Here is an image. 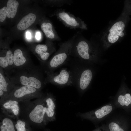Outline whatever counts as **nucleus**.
I'll return each mask as SVG.
<instances>
[{
    "label": "nucleus",
    "instance_id": "nucleus-1",
    "mask_svg": "<svg viewBox=\"0 0 131 131\" xmlns=\"http://www.w3.org/2000/svg\"><path fill=\"white\" fill-rule=\"evenodd\" d=\"M94 64L70 57L64 64L67 66L72 76L73 84L83 92L90 84L94 75Z\"/></svg>",
    "mask_w": 131,
    "mask_h": 131
},
{
    "label": "nucleus",
    "instance_id": "nucleus-2",
    "mask_svg": "<svg viewBox=\"0 0 131 131\" xmlns=\"http://www.w3.org/2000/svg\"><path fill=\"white\" fill-rule=\"evenodd\" d=\"M44 72L41 66L32 65L23 68L14 70L11 73L13 74L9 75V77L16 86H31L41 90L45 84Z\"/></svg>",
    "mask_w": 131,
    "mask_h": 131
},
{
    "label": "nucleus",
    "instance_id": "nucleus-3",
    "mask_svg": "<svg viewBox=\"0 0 131 131\" xmlns=\"http://www.w3.org/2000/svg\"><path fill=\"white\" fill-rule=\"evenodd\" d=\"M99 51L93 41L86 39L78 32L72 47L71 57L94 64L99 61Z\"/></svg>",
    "mask_w": 131,
    "mask_h": 131
},
{
    "label": "nucleus",
    "instance_id": "nucleus-4",
    "mask_svg": "<svg viewBox=\"0 0 131 131\" xmlns=\"http://www.w3.org/2000/svg\"><path fill=\"white\" fill-rule=\"evenodd\" d=\"M78 33L68 40L61 43L58 50L42 67L46 74L53 73L64 65L71 56L73 45Z\"/></svg>",
    "mask_w": 131,
    "mask_h": 131
},
{
    "label": "nucleus",
    "instance_id": "nucleus-5",
    "mask_svg": "<svg viewBox=\"0 0 131 131\" xmlns=\"http://www.w3.org/2000/svg\"><path fill=\"white\" fill-rule=\"evenodd\" d=\"M125 27L124 22L120 17L109 27L101 38L104 49L108 48L124 36Z\"/></svg>",
    "mask_w": 131,
    "mask_h": 131
},
{
    "label": "nucleus",
    "instance_id": "nucleus-6",
    "mask_svg": "<svg viewBox=\"0 0 131 131\" xmlns=\"http://www.w3.org/2000/svg\"><path fill=\"white\" fill-rule=\"evenodd\" d=\"M42 95L41 90L33 87L17 86L4 100L11 99L18 102L25 101L35 98L41 97Z\"/></svg>",
    "mask_w": 131,
    "mask_h": 131
},
{
    "label": "nucleus",
    "instance_id": "nucleus-7",
    "mask_svg": "<svg viewBox=\"0 0 131 131\" xmlns=\"http://www.w3.org/2000/svg\"><path fill=\"white\" fill-rule=\"evenodd\" d=\"M56 15L59 21L67 27L74 29H87V25L84 21L64 9H57Z\"/></svg>",
    "mask_w": 131,
    "mask_h": 131
},
{
    "label": "nucleus",
    "instance_id": "nucleus-8",
    "mask_svg": "<svg viewBox=\"0 0 131 131\" xmlns=\"http://www.w3.org/2000/svg\"><path fill=\"white\" fill-rule=\"evenodd\" d=\"M48 83L58 86H65L73 84L71 73L67 68H62L57 73L46 74L45 84Z\"/></svg>",
    "mask_w": 131,
    "mask_h": 131
},
{
    "label": "nucleus",
    "instance_id": "nucleus-9",
    "mask_svg": "<svg viewBox=\"0 0 131 131\" xmlns=\"http://www.w3.org/2000/svg\"><path fill=\"white\" fill-rule=\"evenodd\" d=\"M9 75L0 67V98L1 103L16 86Z\"/></svg>",
    "mask_w": 131,
    "mask_h": 131
},
{
    "label": "nucleus",
    "instance_id": "nucleus-10",
    "mask_svg": "<svg viewBox=\"0 0 131 131\" xmlns=\"http://www.w3.org/2000/svg\"><path fill=\"white\" fill-rule=\"evenodd\" d=\"M1 111L6 116L15 118L19 115L20 108L18 102L11 99L4 100L0 103Z\"/></svg>",
    "mask_w": 131,
    "mask_h": 131
},
{
    "label": "nucleus",
    "instance_id": "nucleus-11",
    "mask_svg": "<svg viewBox=\"0 0 131 131\" xmlns=\"http://www.w3.org/2000/svg\"><path fill=\"white\" fill-rule=\"evenodd\" d=\"M45 112V122L52 121L56 119L55 99L51 94L48 93L43 99Z\"/></svg>",
    "mask_w": 131,
    "mask_h": 131
},
{
    "label": "nucleus",
    "instance_id": "nucleus-12",
    "mask_svg": "<svg viewBox=\"0 0 131 131\" xmlns=\"http://www.w3.org/2000/svg\"><path fill=\"white\" fill-rule=\"evenodd\" d=\"M55 51V49L51 45L38 44L36 46L35 51L37 54L41 66H44L51 54Z\"/></svg>",
    "mask_w": 131,
    "mask_h": 131
},
{
    "label": "nucleus",
    "instance_id": "nucleus-13",
    "mask_svg": "<svg viewBox=\"0 0 131 131\" xmlns=\"http://www.w3.org/2000/svg\"><path fill=\"white\" fill-rule=\"evenodd\" d=\"M29 117L31 121L35 123L40 124L45 122V112L43 99L36 104L29 112Z\"/></svg>",
    "mask_w": 131,
    "mask_h": 131
},
{
    "label": "nucleus",
    "instance_id": "nucleus-14",
    "mask_svg": "<svg viewBox=\"0 0 131 131\" xmlns=\"http://www.w3.org/2000/svg\"><path fill=\"white\" fill-rule=\"evenodd\" d=\"M13 54L14 70L23 68L33 65L31 59L25 55L20 49H15Z\"/></svg>",
    "mask_w": 131,
    "mask_h": 131
},
{
    "label": "nucleus",
    "instance_id": "nucleus-15",
    "mask_svg": "<svg viewBox=\"0 0 131 131\" xmlns=\"http://www.w3.org/2000/svg\"><path fill=\"white\" fill-rule=\"evenodd\" d=\"M113 109L110 105H106L99 109L90 112L79 114V116L84 118L90 119H101L110 113Z\"/></svg>",
    "mask_w": 131,
    "mask_h": 131
},
{
    "label": "nucleus",
    "instance_id": "nucleus-16",
    "mask_svg": "<svg viewBox=\"0 0 131 131\" xmlns=\"http://www.w3.org/2000/svg\"><path fill=\"white\" fill-rule=\"evenodd\" d=\"M41 28L47 38L51 40H60L59 37L54 32L52 25L50 22H43Z\"/></svg>",
    "mask_w": 131,
    "mask_h": 131
},
{
    "label": "nucleus",
    "instance_id": "nucleus-17",
    "mask_svg": "<svg viewBox=\"0 0 131 131\" xmlns=\"http://www.w3.org/2000/svg\"><path fill=\"white\" fill-rule=\"evenodd\" d=\"M36 16L32 13H30L24 16L17 25L18 29L20 31L24 30L28 28L35 21Z\"/></svg>",
    "mask_w": 131,
    "mask_h": 131
},
{
    "label": "nucleus",
    "instance_id": "nucleus-18",
    "mask_svg": "<svg viewBox=\"0 0 131 131\" xmlns=\"http://www.w3.org/2000/svg\"><path fill=\"white\" fill-rule=\"evenodd\" d=\"M0 131H15L13 122L7 116L0 118Z\"/></svg>",
    "mask_w": 131,
    "mask_h": 131
},
{
    "label": "nucleus",
    "instance_id": "nucleus-19",
    "mask_svg": "<svg viewBox=\"0 0 131 131\" xmlns=\"http://www.w3.org/2000/svg\"><path fill=\"white\" fill-rule=\"evenodd\" d=\"M18 2L15 0H8L7 3L8 9L7 16L13 18L15 16L19 6Z\"/></svg>",
    "mask_w": 131,
    "mask_h": 131
},
{
    "label": "nucleus",
    "instance_id": "nucleus-20",
    "mask_svg": "<svg viewBox=\"0 0 131 131\" xmlns=\"http://www.w3.org/2000/svg\"><path fill=\"white\" fill-rule=\"evenodd\" d=\"M118 103L121 106H128L131 103V96L128 93L125 94H120L117 98Z\"/></svg>",
    "mask_w": 131,
    "mask_h": 131
},
{
    "label": "nucleus",
    "instance_id": "nucleus-21",
    "mask_svg": "<svg viewBox=\"0 0 131 131\" xmlns=\"http://www.w3.org/2000/svg\"><path fill=\"white\" fill-rule=\"evenodd\" d=\"M26 125L24 120L18 119L16 122L15 127L17 131H27Z\"/></svg>",
    "mask_w": 131,
    "mask_h": 131
},
{
    "label": "nucleus",
    "instance_id": "nucleus-22",
    "mask_svg": "<svg viewBox=\"0 0 131 131\" xmlns=\"http://www.w3.org/2000/svg\"><path fill=\"white\" fill-rule=\"evenodd\" d=\"M108 127L110 131H124L117 124L114 122L110 123Z\"/></svg>",
    "mask_w": 131,
    "mask_h": 131
},
{
    "label": "nucleus",
    "instance_id": "nucleus-23",
    "mask_svg": "<svg viewBox=\"0 0 131 131\" xmlns=\"http://www.w3.org/2000/svg\"><path fill=\"white\" fill-rule=\"evenodd\" d=\"M8 15V9L7 7H4L0 9V21L3 22Z\"/></svg>",
    "mask_w": 131,
    "mask_h": 131
},
{
    "label": "nucleus",
    "instance_id": "nucleus-24",
    "mask_svg": "<svg viewBox=\"0 0 131 131\" xmlns=\"http://www.w3.org/2000/svg\"><path fill=\"white\" fill-rule=\"evenodd\" d=\"M35 37L36 39L37 40H39L41 38V34L39 32H37L36 33Z\"/></svg>",
    "mask_w": 131,
    "mask_h": 131
},
{
    "label": "nucleus",
    "instance_id": "nucleus-25",
    "mask_svg": "<svg viewBox=\"0 0 131 131\" xmlns=\"http://www.w3.org/2000/svg\"><path fill=\"white\" fill-rule=\"evenodd\" d=\"M26 37L27 39H30L31 38V34L29 32H27L26 33Z\"/></svg>",
    "mask_w": 131,
    "mask_h": 131
}]
</instances>
